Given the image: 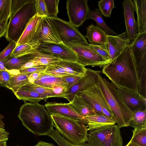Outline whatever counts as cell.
Segmentation results:
<instances>
[{"instance_id": "6da1fadb", "label": "cell", "mask_w": 146, "mask_h": 146, "mask_svg": "<svg viewBox=\"0 0 146 146\" xmlns=\"http://www.w3.org/2000/svg\"><path fill=\"white\" fill-rule=\"evenodd\" d=\"M102 72L116 88L121 87L137 91V72L128 46L114 62H109L104 66Z\"/></svg>"}, {"instance_id": "7a4b0ae2", "label": "cell", "mask_w": 146, "mask_h": 146, "mask_svg": "<svg viewBox=\"0 0 146 146\" xmlns=\"http://www.w3.org/2000/svg\"><path fill=\"white\" fill-rule=\"evenodd\" d=\"M44 107L38 103L26 102L20 107L18 115L23 126L39 136L47 135L54 127L51 116Z\"/></svg>"}, {"instance_id": "3957f363", "label": "cell", "mask_w": 146, "mask_h": 146, "mask_svg": "<svg viewBox=\"0 0 146 146\" xmlns=\"http://www.w3.org/2000/svg\"><path fill=\"white\" fill-rule=\"evenodd\" d=\"M106 101L119 128L129 126L132 112L127 107L117 88L100 76L97 84Z\"/></svg>"}, {"instance_id": "277c9868", "label": "cell", "mask_w": 146, "mask_h": 146, "mask_svg": "<svg viewBox=\"0 0 146 146\" xmlns=\"http://www.w3.org/2000/svg\"><path fill=\"white\" fill-rule=\"evenodd\" d=\"M51 115L56 131L66 140L75 145L86 142L88 130L82 121L57 115Z\"/></svg>"}, {"instance_id": "5b68a950", "label": "cell", "mask_w": 146, "mask_h": 146, "mask_svg": "<svg viewBox=\"0 0 146 146\" xmlns=\"http://www.w3.org/2000/svg\"><path fill=\"white\" fill-rule=\"evenodd\" d=\"M36 14L35 0H31L12 15L5 36L7 40L16 43L29 20Z\"/></svg>"}, {"instance_id": "8992f818", "label": "cell", "mask_w": 146, "mask_h": 146, "mask_svg": "<svg viewBox=\"0 0 146 146\" xmlns=\"http://www.w3.org/2000/svg\"><path fill=\"white\" fill-rule=\"evenodd\" d=\"M87 143L89 146H122L123 139L117 125L90 131Z\"/></svg>"}, {"instance_id": "52a82bcc", "label": "cell", "mask_w": 146, "mask_h": 146, "mask_svg": "<svg viewBox=\"0 0 146 146\" xmlns=\"http://www.w3.org/2000/svg\"><path fill=\"white\" fill-rule=\"evenodd\" d=\"M48 17L63 43L67 46L70 43L88 45L85 36L69 22L57 17Z\"/></svg>"}, {"instance_id": "ba28073f", "label": "cell", "mask_w": 146, "mask_h": 146, "mask_svg": "<svg viewBox=\"0 0 146 146\" xmlns=\"http://www.w3.org/2000/svg\"><path fill=\"white\" fill-rule=\"evenodd\" d=\"M76 94L80 96L97 113L113 118L111 111L97 84L94 85L86 90Z\"/></svg>"}, {"instance_id": "9c48e42d", "label": "cell", "mask_w": 146, "mask_h": 146, "mask_svg": "<svg viewBox=\"0 0 146 146\" xmlns=\"http://www.w3.org/2000/svg\"><path fill=\"white\" fill-rule=\"evenodd\" d=\"M68 46L76 54L77 58V62L84 66H89L102 68L110 62L88 46L70 43Z\"/></svg>"}, {"instance_id": "30bf717a", "label": "cell", "mask_w": 146, "mask_h": 146, "mask_svg": "<svg viewBox=\"0 0 146 146\" xmlns=\"http://www.w3.org/2000/svg\"><path fill=\"white\" fill-rule=\"evenodd\" d=\"M66 9L70 23L76 27L87 20L90 10L87 0H68Z\"/></svg>"}, {"instance_id": "8fae6325", "label": "cell", "mask_w": 146, "mask_h": 146, "mask_svg": "<svg viewBox=\"0 0 146 146\" xmlns=\"http://www.w3.org/2000/svg\"><path fill=\"white\" fill-rule=\"evenodd\" d=\"M101 72L100 70H94L89 68H86L84 76L67 90L64 98L67 99L70 103L73 100L75 94L86 90L94 85L97 84Z\"/></svg>"}, {"instance_id": "7c38bea8", "label": "cell", "mask_w": 146, "mask_h": 146, "mask_svg": "<svg viewBox=\"0 0 146 146\" xmlns=\"http://www.w3.org/2000/svg\"><path fill=\"white\" fill-rule=\"evenodd\" d=\"M37 50L54 56L62 60L71 62L77 60L76 55L74 51L69 46L62 42L59 43H41Z\"/></svg>"}, {"instance_id": "4fadbf2b", "label": "cell", "mask_w": 146, "mask_h": 146, "mask_svg": "<svg viewBox=\"0 0 146 146\" xmlns=\"http://www.w3.org/2000/svg\"><path fill=\"white\" fill-rule=\"evenodd\" d=\"M32 41H38L40 43L62 42L47 17H41Z\"/></svg>"}, {"instance_id": "5bb4252c", "label": "cell", "mask_w": 146, "mask_h": 146, "mask_svg": "<svg viewBox=\"0 0 146 146\" xmlns=\"http://www.w3.org/2000/svg\"><path fill=\"white\" fill-rule=\"evenodd\" d=\"M130 42L125 32L116 35H107L105 44L110 55V62H114Z\"/></svg>"}, {"instance_id": "9a60e30c", "label": "cell", "mask_w": 146, "mask_h": 146, "mask_svg": "<svg viewBox=\"0 0 146 146\" xmlns=\"http://www.w3.org/2000/svg\"><path fill=\"white\" fill-rule=\"evenodd\" d=\"M116 88L126 106L132 112L146 110V98L138 91L120 87Z\"/></svg>"}, {"instance_id": "2e32d148", "label": "cell", "mask_w": 146, "mask_h": 146, "mask_svg": "<svg viewBox=\"0 0 146 146\" xmlns=\"http://www.w3.org/2000/svg\"><path fill=\"white\" fill-rule=\"evenodd\" d=\"M122 4L126 27L125 33L131 42L138 34L137 23L134 17L135 7L132 0H124Z\"/></svg>"}, {"instance_id": "e0dca14e", "label": "cell", "mask_w": 146, "mask_h": 146, "mask_svg": "<svg viewBox=\"0 0 146 146\" xmlns=\"http://www.w3.org/2000/svg\"><path fill=\"white\" fill-rule=\"evenodd\" d=\"M44 106L50 115H58L80 120L83 122V118L77 113L70 102H47Z\"/></svg>"}, {"instance_id": "ac0fdd59", "label": "cell", "mask_w": 146, "mask_h": 146, "mask_svg": "<svg viewBox=\"0 0 146 146\" xmlns=\"http://www.w3.org/2000/svg\"><path fill=\"white\" fill-rule=\"evenodd\" d=\"M83 122L87 125L88 131H92L115 124L113 118L106 117L99 114L87 116L83 117Z\"/></svg>"}, {"instance_id": "d6986e66", "label": "cell", "mask_w": 146, "mask_h": 146, "mask_svg": "<svg viewBox=\"0 0 146 146\" xmlns=\"http://www.w3.org/2000/svg\"><path fill=\"white\" fill-rule=\"evenodd\" d=\"M86 33L84 36L90 44L100 45L105 44L107 34L97 25L91 24L86 27Z\"/></svg>"}, {"instance_id": "ffe728a7", "label": "cell", "mask_w": 146, "mask_h": 146, "mask_svg": "<svg viewBox=\"0 0 146 146\" xmlns=\"http://www.w3.org/2000/svg\"><path fill=\"white\" fill-rule=\"evenodd\" d=\"M42 17L36 14L29 20L16 45L26 44L31 42L36 33Z\"/></svg>"}, {"instance_id": "44dd1931", "label": "cell", "mask_w": 146, "mask_h": 146, "mask_svg": "<svg viewBox=\"0 0 146 146\" xmlns=\"http://www.w3.org/2000/svg\"><path fill=\"white\" fill-rule=\"evenodd\" d=\"M137 16L138 34L146 33V0H132Z\"/></svg>"}, {"instance_id": "7402d4cb", "label": "cell", "mask_w": 146, "mask_h": 146, "mask_svg": "<svg viewBox=\"0 0 146 146\" xmlns=\"http://www.w3.org/2000/svg\"><path fill=\"white\" fill-rule=\"evenodd\" d=\"M70 103L77 113L83 118L97 113L80 96L75 94L73 100Z\"/></svg>"}, {"instance_id": "603a6c76", "label": "cell", "mask_w": 146, "mask_h": 146, "mask_svg": "<svg viewBox=\"0 0 146 146\" xmlns=\"http://www.w3.org/2000/svg\"><path fill=\"white\" fill-rule=\"evenodd\" d=\"M33 83L50 89L55 85H61L66 87L62 81L61 77L55 76L43 72L39 75Z\"/></svg>"}, {"instance_id": "cb8c5ba5", "label": "cell", "mask_w": 146, "mask_h": 146, "mask_svg": "<svg viewBox=\"0 0 146 146\" xmlns=\"http://www.w3.org/2000/svg\"><path fill=\"white\" fill-rule=\"evenodd\" d=\"M34 53L10 57L3 62L5 66L9 70H19L24 64L34 58Z\"/></svg>"}, {"instance_id": "d4e9b609", "label": "cell", "mask_w": 146, "mask_h": 146, "mask_svg": "<svg viewBox=\"0 0 146 146\" xmlns=\"http://www.w3.org/2000/svg\"><path fill=\"white\" fill-rule=\"evenodd\" d=\"M57 64L63 68L70 75L83 77L86 70V68L85 66L77 61L61 60Z\"/></svg>"}, {"instance_id": "484cf974", "label": "cell", "mask_w": 146, "mask_h": 146, "mask_svg": "<svg viewBox=\"0 0 146 146\" xmlns=\"http://www.w3.org/2000/svg\"><path fill=\"white\" fill-rule=\"evenodd\" d=\"M14 94L20 100H22L24 102L29 101L33 103H38L42 100L46 102L48 98L45 96L36 92L30 90L19 89Z\"/></svg>"}, {"instance_id": "4316f807", "label": "cell", "mask_w": 146, "mask_h": 146, "mask_svg": "<svg viewBox=\"0 0 146 146\" xmlns=\"http://www.w3.org/2000/svg\"><path fill=\"white\" fill-rule=\"evenodd\" d=\"M41 43L37 41H32L27 43L17 46L11 57H16L36 52Z\"/></svg>"}, {"instance_id": "83f0119b", "label": "cell", "mask_w": 146, "mask_h": 146, "mask_svg": "<svg viewBox=\"0 0 146 146\" xmlns=\"http://www.w3.org/2000/svg\"><path fill=\"white\" fill-rule=\"evenodd\" d=\"M92 19L95 21L97 25L104 30L108 35H116L117 34L113 31L106 23L103 17V15L98 9H96L94 11L90 10L87 20Z\"/></svg>"}, {"instance_id": "f1b7e54d", "label": "cell", "mask_w": 146, "mask_h": 146, "mask_svg": "<svg viewBox=\"0 0 146 146\" xmlns=\"http://www.w3.org/2000/svg\"><path fill=\"white\" fill-rule=\"evenodd\" d=\"M31 74H21L19 71L12 74L10 80V84L11 90L14 94L21 87L29 82V78Z\"/></svg>"}, {"instance_id": "f546056e", "label": "cell", "mask_w": 146, "mask_h": 146, "mask_svg": "<svg viewBox=\"0 0 146 146\" xmlns=\"http://www.w3.org/2000/svg\"><path fill=\"white\" fill-rule=\"evenodd\" d=\"M33 59L40 65L47 66L58 64L62 60L54 56L40 52L37 50L34 53Z\"/></svg>"}, {"instance_id": "4dcf8cb0", "label": "cell", "mask_w": 146, "mask_h": 146, "mask_svg": "<svg viewBox=\"0 0 146 146\" xmlns=\"http://www.w3.org/2000/svg\"><path fill=\"white\" fill-rule=\"evenodd\" d=\"M19 89L34 91L46 96L48 98L56 97L52 89L39 86L29 82L22 86Z\"/></svg>"}, {"instance_id": "1f68e13d", "label": "cell", "mask_w": 146, "mask_h": 146, "mask_svg": "<svg viewBox=\"0 0 146 146\" xmlns=\"http://www.w3.org/2000/svg\"><path fill=\"white\" fill-rule=\"evenodd\" d=\"M133 136L130 142L141 146H146V125L132 130Z\"/></svg>"}, {"instance_id": "d6a6232c", "label": "cell", "mask_w": 146, "mask_h": 146, "mask_svg": "<svg viewBox=\"0 0 146 146\" xmlns=\"http://www.w3.org/2000/svg\"><path fill=\"white\" fill-rule=\"evenodd\" d=\"M146 125V110H138L132 112L129 126L134 129Z\"/></svg>"}, {"instance_id": "836d02e7", "label": "cell", "mask_w": 146, "mask_h": 146, "mask_svg": "<svg viewBox=\"0 0 146 146\" xmlns=\"http://www.w3.org/2000/svg\"><path fill=\"white\" fill-rule=\"evenodd\" d=\"M47 135L52 139L59 146H89L86 142L79 145L71 143L66 140L54 129H53Z\"/></svg>"}, {"instance_id": "e575fe53", "label": "cell", "mask_w": 146, "mask_h": 146, "mask_svg": "<svg viewBox=\"0 0 146 146\" xmlns=\"http://www.w3.org/2000/svg\"><path fill=\"white\" fill-rule=\"evenodd\" d=\"M114 0H101L98 1L99 10L102 15L105 17H110L111 11L115 7Z\"/></svg>"}, {"instance_id": "d590c367", "label": "cell", "mask_w": 146, "mask_h": 146, "mask_svg": "<svg viewBox=\"0 0 146 146\" xmlns=\"http://www.w3.org/2000/svg\"><path fill=\"white\" fill-rule=\"evenodd\" d=\"M11 0H0V22L9 19L11 15Z\"/></svg>"}, {"instance_id": "8d00e7d4", "label": "cell", "mask_w": 146, "mask_h": 146, "mask_svg": "<svg viewBox=\"0 0 146 146\" xmlns=\"http://www.w3.org/2000/svg\"><path fill=\"white\" fill-rule=\"evenodd\" d=\"M15 70H10V71H0V86L11 90L10 84V80L12 75L17 72Z\"/></svg>"}, {"instance_id": "74e56055", "label": "cell", "mask_w": 146, "mask_h": 146, "mask_svg": "<svg viewBox=\"0 0 146 146\" xmlns=\"http://www.w3.org/2000/svg\"><path fill=\"white\" fill-rule=\"evenodd\" d=\"M48 13L47 17H57L59 12L58 8L59 0H44Z\"/></svg>"}, {"instance_id": "f35d334b", "label": "cell", "mask_w": 146, "mask_h": 146, "mask_svg": "<svg viewBox=\"0 0 146 146\" xmlns=\"http://www.w3.org/2000/svg\"><path fill=\"white\" fill-rule=\"evenodd\" d=\"M44 73L53 76L62 77L70 75L64 69L57 64L47 67Z\"/></svg>"}, {"instance_id": "ab89813d", "label": "cell", "mask_w": 146, "mask_h": 146, "mask_svg": "<svg viewBox=\"0 0 146 146\" xmlns=\"http://www.w3.org/2000/svg\"><path fill=\"white\" fill-rule=\"evenodd\" d=\"M36 14L41 17H47L48 13L44 0H35Z\"/></svg>"}, {"instance_id": "60d3db41", "label": "cell", "mask_w": 146, "mask_h": 146, "mask_svg": "<svg viewBox=\"0 0 146 146\" xmlns=\"http://www.w3.org/2000/svg\"><path fill=\"white\" fill-rule=\"evenodd\" d=\"M16 43L11 41L7 46L0 52V61L3 62L11 57L16 47Z\"/></svg>"}, {"instance_id": "b9f144b4", "label": "cell", "mask_w": 146, "mask_h": 146, "mask_svg": "<svg viewBox=\"0 0 146 146\" xmlns=\"http://www.w3.org/2000/svg\"><path fill=\"white\" fill-rule=\"evenodd\" d=\"M88 46L94 50L98 54L110 62V55L105 44L100 45H92L89 44Z\"/></svg>"}, {"instance_id": "7bdbcfd3", "label": "cell", "mask_w": 146, "mask_h": 146, "mask_svg": "<svg viewBox=\"0 0 146 146\" xmlns=\"http://www.w3.org/2000/svg\"><path fill=\"white\" fill-rule=\"evenodd\" d=\"M82 77L69 75L62 76L61 78L62 82L68 89L76 84Z\"/></svg>"}, {"instance_id": "ee69618b", "label": "cell", "mask_w": 146, "mask_h": 146, "mask_svg": "<svg viewBox=\"0 0 146 146\" xmlns=\"http://www.w3.org/2000/svg\"><path fill=\"white\" fill-rule=\"evenodd\" d=\"M47 66L40 65L19 70L20 73L23 74H30L35 72H44Z\"/></svg>"}, {"instance_id": "f6af8a7d", "label": "cell", "mask_w": 146, "mask_h": 146, "mask_svg": "<svg viewBox=\"0 0 146 146\" xmlns=\"http://www.w3.org/2000/svg\"><path fill=\"white\" fill-rule=\"evenodd\" d=\"M11 15L31 0H11Z\"/></svg>"}, {"instance_id": "bcb514c9", "label": "cell", "mask_w": 146, "mask_h": 146, "mask_svg": "<svg viewBox=\"0 0 146 146\" xmlns=\"http://www.w3.org/2000/svg\"><path fill=\"white\" fill-rule=\"evenodd\" d=\"M56 97L64 98L67 88L64 86L61 85H55L51 88Z\"/></svg>"}, {"instance_id": "7dc6e473", "label": "cell", "mask_w": 146, "mask_h": 146, "mask_svg": "<svg viewBox=\"0 0 146 146\" xmlns=\"http://www.w3.org/2000/svg\"><path fill=\"white\" fill-rule=\"evenodd\" d=\"M8 19H5L0 22V38L5 36L7 31Z\"/></svg>"}, {"instance_id": "c3c4849f", "label": "cell", "mask_w": 146, "mask_h": 146, "mask_svg": "<svg viewBox=\"0 0 146 146\" xmlns=\"http://www.w3.org/2000/svg\"><path fill=\"white\" fill-rule=\"evenodd\" d=\"M39 66L40 65L33 58L24 64L19 70Z\"/></svg>"}, {"instance_id": "681fc988", "label": "cell", "mask_w": 146, "mask_h": 146, "mask_svg": "<svg viewBox=\"0 0 146 146\" xmlns=\"http://www.w3.org/2000/svg\"><path fill=\"white\" fill-rule=\"evenodd\" d=\"M9 134L5 129H0V142L7 141L8 139Z\"/></svg>"}, {"instance_id": "f907efd6", "label": "cell", "mask_w": 146, "mask_h": 146, "mask_svg": "<svg viewBox=\"0 0 146 146\" xmlns=\"http://www.w3.org/2000/svg\"><path fill=\"white\" fill-rule=\"evenodd\" d=\"M41 73V72H38L31 74L29 78V82L30 83H33L34 81L37 79L39 75Z\"/></svg>"}, {"instance_id": "816d5d0a", "label": "cell", "mask_w": 146, "mask_h": 146, "mask_svg": "<svg viewBox=\"0 0 146 146\" xmlns=\"http://www.w3.org/2000/svg\"><path fill=\"white\" fill-rule=\"evenodd\" d=\"M34 146H56L51 143H46L41 141L39 142L36 145Z\"/></svg>"}, {"instance_id": "f5cc1de1", "label": "cell", "mask_w": 146, "mask_h": 146, "mask_svg": "<svg viewBox=\"0 0 146 146\" xmlns=\"http://www.w3.org/2000/svg\"><path fill=\"white\" fill-rule=\"evenodd\" d=\"M10 70L6 68L3 62L0 61V71H9Z\"/></svg>"}, {"instance_id": "db71d44e", "label": "cell", "mask_w": 146, "mask_h": 146, "mask_svg": "<svg viewBox=\"0 0 146 146\" xmlns=\"http://www.w3.org/2000/svg\"><path fill=\"white\" fill-rule=\"evenodd\" d=\"M3 116L0 114V129H4L5 124L3 121Z\"/></svg>"}, {"instance_id": "11a10c76", "label": "cell", "mask_w": 146, "mask_h": 146, "mask_svg": "<svg viewBox=\"0 0 146 146\" xmlns=\"http://www.w3.org/2000/svg\"><path fill=\"white\" fill-rule=\"evenodd\" d=\"M125 146H141L136 144L132 143L130 141Z\"/></svg>"}, {"instance_id": "9f6ffc18", "label": "cell", "mask_w": 146, "mask_h": 146, "mask_svg": "<svg viewBox=\"0 0 146 146\" xmlns=\"http://www.w3.org/2000/svg\"><path fill=\"white\" fill-rule=\"evenodd\" d=\"M0 146H7V141H3L0 142Z\"/></svg>"}]
</instances>
